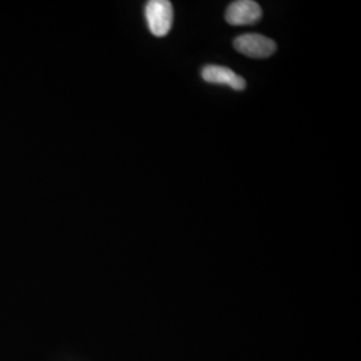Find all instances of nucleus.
Returning a JSON list of instances; mask_svg holds the SVG:
<instances>
[{
  "instance_id": "nucleus-1",
  "label": "nucleus",
  "mask_w": 361,
  "mask_h": 361,
  "mask_svg": "<svg viewBox=\"0 0 361 361\" xmlns=\"http://www.w3.org/2000/svg\"><path fill=\"white\" fill-rule=\"evenodd\" d=\"M145 16L150 32L157 38H164L173 26V6L168 0H150L146 4Z\"/></svg>"
},
{
  "instance_id": "nucleus-2",
  "label": "nucleus",
  "mask_w": 361,
  "mask_h": 361,
  "mask_svg": "<svg viewBox=\"0 0 361 361\" xmlns=\"http://www.w3.org/2000/svg\"><path fill=\"white\" fill-rule=\"evenodd\" d=\"M233 44L237 51L253 59L269 58L277 50V44L274 40L258 34H245L237 37Z\"/></svg>"
},
{
  "instance_id": "nucleus-3",
  "label": "nucleus",
  "mask_w": 361,
  "mask_h": 361,
  "mask_svg": "<svg viewBox=\"0 0 361 361\" xmlns=\"http://www.w3.org/2000/svg\"><path fill=\"white\" fill-rule=\"evenodd\" d=\"M262 18L261 6L253 0L233 1L228 7L225 19L231 26H249L255 25Z\"/></svg>"
},
{
  "instance_id": "nucleus-4",
  "label": "nucleus",
  "mask_w": 361,
  "mask_h": 361,
  "mask_svg": "<svg viewBox=\"0 0 361 361\" xmlns=\"http://www.w3.org/2000/svg\"><path fill=\"white\" fill-rule=\"evenodd\" d=\"M201 75L207 83L225 85L232 87L233 90L243 91L246 87L245 79L235 74L233 70L224 66L209 65L202 68Z\"/></svg>"
}]
</instances>
